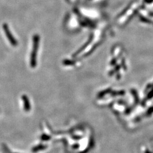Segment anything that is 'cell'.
Returning <instances> with one entry per match:
<instances>
[{
    "label": "cell",
    "instance_id": "cell-1",
    "mask_svg": "<svg viewBox=\"0 0 153 153\" xmlns=\"http://www.w3.org/2000/svg\"><path fill=\"white\" fill-rule=\"evenodd\" d=\"M39 41V37L37 35L34 36V40H33V48L30 59V63L32 67H35L36 64V56L37 49H38Z\"/></svg>",
    "mask_w": 153,
    "mask_h": 153
},
{
    "label": "cell",
    "instance_id": "cell-2",
    "mask_svg": "<svg viewBox=\"0 0 153 153\" xmlns=\"http://www.w3.org/2000/svg\"><path fill=\"white\" fill-rule=\"evenodd\" d=\"M3 28L4 30L5 31V34H6V37H8V39H9L10 43L12 44V45H16L17 44V42H16V40L15 39L14 37L13 36V35H12V32L9 30V28L8 27V26L6 24H4L3 25Z\"/></svg>",
    "mask_w": 153,
    "mask_h": 153
},
{
    "label": "cell",
    "instance_id": "cell-3",
    "mask_svg": "<svg viewBox=\"0 0 153 153\" xmlns=\"http://www.w3.org/2000/svg\"><path fill=\"white\" fill-rule=\"evenodd\" d=\"M23 103H24V109H26V111H29V109H30V105L27 97H26V96H23Z\"/></svg>",
    "mask_w": 153,
    "mask_h": 153
},
{
    "label": "cell",
    "instance_id": "cell-4",
    "mask_svg": "<svg viewBox=\"0 0 153 153\" xmlns=\"http://www.w3.org/2000/svg\"><path fill=\"white\" fill-rule=\"evenodd\" d=\"M145 153H151L150 152L149 150H146L145 152Z\"/></svg>",
    "mask_w": 153,
    "mask_h": 153
}]
</instances>
